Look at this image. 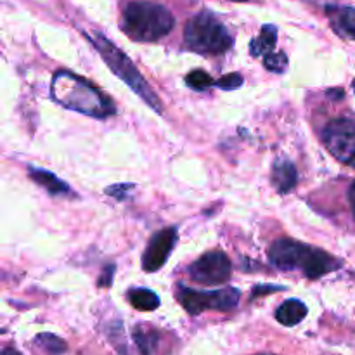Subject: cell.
<instances>
[{
	"mask_svg": "<svg viewBox=\"0 0 355 355\" xmlns=\"http://www.w3.org/2000/svg\"><path fill=\"white\" fill-rule=\"evenodd\" d=\"M51 92L55 103L89 116L106 118L114 113L113 103L99 89L69 71L55 73Z\"/></svg>",
	"mask_w": 355,
	"mask_h": 355,
	"instance_id": "obj_1",
	"label": "cell"
},
{
	"mask_svg": "<svg viewBox=\"0 0 355 355\" xmlns=\"http://www.w3.org/2000/svg\"><path fill=\"white\" fill-rule=\"evenodd\" d=\"M269 260L279 269L302 270L311 279H318L342 267V262L324 250L293 239H279L274 243L269 250Z\"/></svg>",
	"mask_w": 355,
	"mask_h": 355,
	"instance_id": "obj_2",
	"label": "cell"
},
{
	"mask_svg": "<svg viewBox=\"0 0 355 355\" xmlns=\"http://www.w3.org/2000/svg\"><path fill=\"white\" fill-rule=\"evenodd\" d=\"M175 26V17L156 2H128L121 12V30L135 42H156Z\"/></svg>",
	"mask_w": 355,
	"mask_h": 355,
	"instance_id": "obj_3",
	"label": "cell"
},
{
	"mask_svg": "<svg viewBox=\"0 0 355 355\" xmlns=\"http://www.w3.org/2000/svg\"><path fill=\"white\" fill-rule=\"evenodd\" d=\"M184 42L198 54H222L232 47V35L210 10H201L187 21Z\"/></svg>",
	"mask_w": 355,
	"mask_h": 355,
	"instance_id": "obj_4",
	"label": "cell"
},
{
	"mask_svg": "<svg viewBox=\"0 0 355 355\" xmlns=\"http://www.w3.org/2000/svg\"><path fill=\"white\" fill-rule=\"evenodd\" d=\"M85 35L89 37V40L92 42L94 47L99 51V54L103 55V59L106 61V64L113 69L114 75H116L118 78L123 80V82L127 83V85L130 87L135 94H137V96H141L142 99H144V103H148L149 106L153 107V110L158 111V113H162V101H159L158 96L153 92V89H149V85L146 83V80L142 78L141 73L137 71V68L134 66V62H132L130 59H128L127 55H125L123 52L116 47V45L111 44V42L107 40L103 33H99V31H97V33H92V35H89V33H85Z\"/></svg>",
	"mask_w": 355,
	"mask_h": 355,
	"instance_id": "obj_5",
	"label": "cell"
},
{
	"mask_svg": "<svg viewBox=\"0 0 355 355\" xmlns=\"http://www.w3.org/2000/svg\"><path fill=\"white\" fill-rule=\"evenodd\" d=\"M241 293L236 288H224L217 291H196L186 286L179 288L180 305L191 315H200L205 311H222L229 312L238 307Z\"/></svg>",
	"mask_w": 355,
	"mask_h": 355,
	"instance_id": "obj_6",
	"label": "cell"
},
{
	"mask_svg": "<svg viewBox=\"0 0 355 355\" xmlns=\"http://www.w3.org/2000/svg\"><path fill=\"white\" fill-rule=\"evenodd\" d=\"M322 142L338 162L355 170V121L340 118L322 130Z\"/></svg>",
	"mask_w": 355,
	"mask_h": 355,
	"instance_id": "obj_7",
	"label": "cell"
},
{
	"mask_svg": "<svg viewBox=\"0 0 355 355\" xmlns=\"http://www.w3.org/2000/svg\"><path fill=\"white\" fill-rule=\"evenodd\" d=\"M231 260L224 252H210L189 267V276L196 283L215 286L225 283L231 276Z\"/></svg>",
	"mask_w": 355,
	"mask_h": 355,
	"instance_id": "obj_8",
	"label": "cell"
},
{
	"mask_svg": "<svg viewBox=\"0 0 355 355\" xmlns=\"http://www.w3.org/2000/svg\"><path fill=\"white\" fill-rule=\"evenodd\" d=\"M177 241V229L175 227H166L159 231L158 234L153 236L149 241L148 248H146L144 255H142V269L146 272H155V270L162 269L163 263L172 253L173 246Z\"/></svg>",
	"mask_w": 355,
	"mask_h": 355,
	"instance_id": "obj_9",
	"label": "cell"
},
{
	"mask_svg": "<svg viewBox=\"0 0 355 355\" xmlns=\"http://www.w3.org/2000/svg\"><path fill=\"white\" fill-rule=\"evenodd\" d=\"M298 173L297 168L291 162H286V159H277L274 163L272 168V182L274 187H276L279 193H290L295 186H297Z\"/></svg>",
	"mask_w": 355,
	"mask_h": 355,
	"instance_id": "obj_10",
	"label": "cell"
},
{
	"mask_svg": "<svg viewBox=\"0 0 355 355\" xmlns=\"http://www.w3.org/2000/svg\"><path fill=\"white\" fill-rule=\"evenodd\" d=\"M28 173H30L31 179L38 184V186L44 187L47 193L51 194H71V187L68 186L66 182H62L59 177H55L54 173L47 172L44 168H35V166H28Z\"/></svg>",
	"mask_w": 355,
	"mask_h": 355,
	"instance_id": "obj_11",
	"label": "cell"
},
{
	"mask_svg": "<svg viewBox=\"0 0 355 355\" xmlns=\"http://www.w3.org/2000/svg\"><path fill=\"white\" fill-rule=\"evenodd\" d=\"M331 24L343 37L355 40V7H329Z\"/></svg>",
	"mask_w": 355,
	"mask_h": 355,
	"instance_id": "obj_12",
	"label": "cell"
},
{
	"mask_svg": "<svg viewBox=\"0 0 355 355\" xmlns=\"http://www.w3.org/2000/svg\"><path fill=\"white\" fill-rule=\"evenodd\" d=\"M307 315V307L300 300H286L276 311V319L283 326H297Z\"/></svg>",
	"mask_w": 355,
	"mask_h": 355,
	"instance_id": "obj_13",
	"label": "cell"
},
{
	"mask_svg": "<svg viewBox=\"0 0 355 355\" xmlns=\"http://www.w3.org/2000/svg\"><path fill=\"white\" fill-rule=\"evenodd\" d=\"M277 40V28L274 24H266L260 30V35L257 38H253L252 44H250V54L253 58H259V55H269L270 51L274 49Z\"/></svg>",
	"mask_w": 355,
	"mask_h": 355,
	"instance_id": "obj_14",
	"label": "cell"
},
{
	"mask_svg": "<svg viewBox=\"0 0 355 355\" xmlns=\"http://www.w3.org/2000/svg\"><path fill=\"white\" fill-rule=\"evenodd\" d=\"M127 298L132 304V307L142 312L155 311V309L159 307L158 295L153 293L151 290H146V288H134V290L128 291Z\"/></svg>",
	"mask_w": 355,
	"mask_h": 355,
	"instance_id": "obj_15",
	"label": "cell"
},
{
	"mask_svg": "<svg viewBox=\"0 0 355 355\" xmlns=\"http://www.w3.org/2000/svg\"><path fill=\"white\" fill-rule=\"evenodd\" d=\"M35 343L40 347L44 352L51 354V355H61L66 352V343L62 342L59 336L51 335V333H42L35 338Z\"/></svg>",
	"mask_w": 355,
	"mask_h": 355,
	"instance_id": "obj_16",
	"label": "cell"
},
{
	"mask_svg": "<svg viewBox=\"0 0 355 355\" xmlns=\"http://www.w3.org/2000/svg\"><path fill=\"white\" fill-rule=\"evenodd\" d=\"M186 82L194 90H207L208 87H211L215 83L214 78L207 71H203V69H194V71H191L187 75Z\"/></svg>",
	"mask_w": 355,
	"mask_h": 355,
	"instance_id": "obj_17",
	"label": "cell"
},
{
	"mask_svg": "<svg viewBox=\"0 0 355 355\" xmlns=\"http://www.w3.org/2000/svg\"><path fill=\"white\" fill-rule=\"evenodd\" d=\"M263 64H266L269 71L283 73L288 66V58L284 52H270L269 55L263 58Z\"/></svg>",
	"mask_w": 355,
	"mask_h": 355,
	"instance_id": "obj_18",
	"label": "cell"
},
{
	"mask_svg": "<svg viewBox=\"0 0 355 355\" xmlns=\"http://www.w3.org/2000/svg\"><path fill=\"white\" fill-rule=\"evenodd\" d=\"M241 83H243V76L239 75V73H229V75L222 76L218 82H215V85H217L218 89L234 90L238 89V87H241Z\"/></svg>",
	"mask_w": 355,
	"mask_h": 355,
	"instance_id": "obj_19",
	"label": "cell"
},
{
	"mask_svg": "<svg viewBox=\"0 0 355 355\" xmlns=\"http://www.w3.org/2000/svg\"><path fill=\"white\" fill-rule=\"evenodd\" d=\"M132 184H120V186H111V187H107L106 189V193L110 194V196H114L116 198V200H123L125 196H127V191H130L132 189Z\"/></svg>",
	"mask_w": 355,
	"mask_h": 355,
	"instance_id": "obj_20",
	"label": "cell"
},
{
	"mask_svg": "<svg viewBox=\"0 0 355 355\" xmlns=\"http://www.w3.org/2000/svg\"><path fill=\"white\" fill-rule=\"evenodd\" d=\"M113 272H114V266H107L106 269H104L103 277L97 281V284H99V286H104V288L111 286V283H113Z\"/></svg>",
	"mask_w": 355,
	"mask_h": 355,
	"instance_id": "obj_21",
	"label": "cell"
},
{
	"mask_svg": "<svg viewBox=\"0 0 355 355\" xmlns=\"http://www.w3.org/2000/svg\"><path fill=\"white\" fill-rule=\"evenodd\" d=\"M284 290L283 286H257L255 290H253V297H259V295L262 293H274V291H281Z\"/></svg>",
	"mask_w": 355,
	"mask_h": 355,
	"instance_id": "obj_22",
	"label": "cell"
},
{
	"mask_svg": "<svg viewBox=\"0 0 355 355\" xmlns=\"http://www.w3.org/2000/svg\"><path fill=\"white\" fill-rule=\"evenodd\" d=\"M350 205H352V211H354V215H355V182L352 184V187H350Z\"/></svg>",
	"mask_w": 355,
	"mask_h": 355,
	"instance_id": "obj_23",
	"label": "cell"
},
{
	"mask_svg": "<svg viewBox=\"0 0 355 355\" xmlns=\"http://www.w3.org/2000/svg\"><path fill=\"white\" fill-rule=\"evenodd\" d=\"M2 355H21V354L17 352V350H14V349H6L2 352Z\"/></svg>",
	"mask_w": 355,
	"mask_h": 355,
	"instance_id": "obj_24",
	"label": "cell"
},
{
	"mask_svg": "<svg viewBox=\"0 0 355 355\" xmlns=\"http://www.w3.org/2000/svg\"><path fill=\"white\" fill-rule=\"evenodd\" d=\"M231 2H248V0H231Z\"/></svg>",
	"mask_w": 355,
	"mask_h": 355,
	"instance_id": "obj_25",
	"label": "cell"
},
{
	"mask_svg": "<svg viewBox=\"0 0 355 355\" xmlns=\"http://www.w3.org/2000/svg\"><path fill=\"white\" fill-rule=\"evenodd\" d=\"M354 89H355V80H354Z\"/></svg>",
	"mask_w": 355,
	"mask_h": 355,
	"instance_id": "obj_26",
	"label": "cell"
},
{
	"mask_svg": "<svg viewBox=\"0 0 355 355\" xmlns=\"http://www.w3.org/2000/svg\"><path fill=\"white\" fill-rule=\"evenodd\" d=\"M263 355H269V354H263Z\"/></svg>",
	"mask_w": 355,
	"mask_h": 355,
	"instance_id": "obj_27",
	"label": "cell"
}]
</instances>
